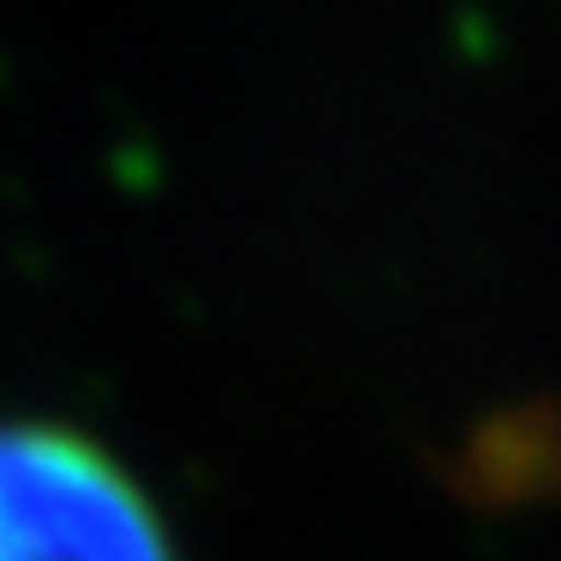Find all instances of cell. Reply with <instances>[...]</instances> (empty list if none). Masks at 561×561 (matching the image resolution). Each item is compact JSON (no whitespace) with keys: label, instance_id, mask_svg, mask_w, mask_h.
Segmentation results:
<instances>
[{"label":"cell","instance_id":"1","mask_svg":"<svg viewBox=\"0 0 561 561\" xmlns=\"http://www.w3.org/2000/svg\"><path fill=\"white\" fill-rule=\"evenodd\" d=\"M0 561H173L138 478L66 424H0Z\"/></svg>","mask_w":561,"mask_h":561}]
</instances>
